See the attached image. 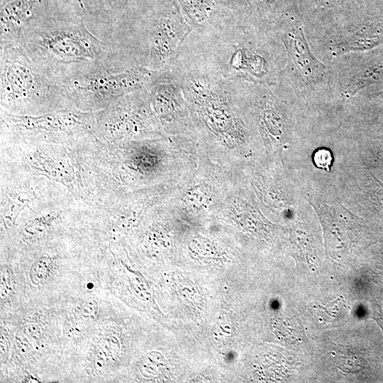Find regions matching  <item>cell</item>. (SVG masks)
I'll list each match as a JSON object with an SVG mask.
<instances>
[{"mask_svg":"<svg viewBox=\"0 0 383 383\" xmlns=\"http://www.w3.org/2000/svg\"><path fill=\"white\" fill-rule=\"evenodd\" d=\"M13 289V273L9 268H4L1 273V295L5 296Z\"/></svg>","mask_w":383,"mask_h":383,"instance_id":"cell-16","label":"cell"},{"mask_svg":"<svg viewBox=\"0 0 383 383\" xmlns=\"http://www.w3.org/2000/svg\"><path fill=\"white\" fill-rule=\"evenodd\" d=\"M192 30L177 0H129L103 40L131 64L160 74Z\"/></svg>","mask_w":383,"mask_h":383,"instance_id":"cell-2","label":"cell"},{"mask_svg":"<svg viewBox=\"0 0 383 383\" xmlns=\"http://www.w3.org/2000/svg\"><path fill=\"white\" fill-rule=\"evenodd\" d=\"M1 106L18 112L72 105L64 84L50 76L20 44L0 45Z\"/></svg>","mask_w":383,"mask_h":383,"instance_id":"cell-5","label":"cell"},{"mask_svg":"<svg viewBox=\"0 0 383 383\" xmlns=\"http://www.w3.org/2000/svg\"><path fill=\"white\" fill-rule=\"evenodd\" d=\"M309 162L313 169L331 172L335 162V152L332 145L329 146L316 144L311 150Z\"/></svg>","mask_w":383,"mask_h":383,"instance_id":"cell-12","label":"cell"},{"mask_svg":"<svg viewBox=\"0 0 383 383\" xmlns=\"http://www.w3.org/2000/svg\"><path fill=\"white\" fill-rule=\"evenodd\" d=\"M64 0H0V45L20 44L62 6Z\"/></svg>","mask_w":383,"mask_h":383,"instance_id":"cell-8","label":"cell"},{"mask_svg":"<svg viewBox=\"0 0 383 383\" xmlns=\"http://www.w3.org/2000/svg\"><path fill=\"white\" fill-rule=\"evenodd\" d=\"M0 350H1V358L2 360H5L7 358L9 353V344L8 339L6 338V336L1 333V339H0Z\"/></svg>","mask_w":383,"mask_h":383,"instance_id":"cell-18","label":"cell"},{"mask_svg":"<svg viewBox=\"0 0 383 383\" xmlns=\"http://www.w3.org/2000/svg\"><path fill=\"white\" fill-rule=\"evenodd\" d=\"M26 382H40L36 377H34L32 374H28L25 378Z\"/></svg>","mask_w":383,"mask_h":383,"instance_id":"cell-19","label":"cell"},{"mask_svg":"<svg viewBox=\"0 0 383 383\" xmlns=\"http://www.w3.org/2000/svg\"><path fill=\"white\" fill-rule=\"evenodd\" d=\"M80 316L85 320L92 321L95 319L99 312V304L96 300L89 299L87 300L79 309Z\"/></svg>","mask_w":383,"mask_h":383,"instance_id":"cell-15","label":"cell"},{"mask_svg":"<svg viewBox=\"0 0 383 383\" xmlns=\"http://www.w3.org/2000/svg\"><path fill=\"white\" fill-rule=\"evenodd\" d=\"M250 109L265 149V162L301 167L317 139L304 128L300 112L267 84L246 83Z\"/></svg>","mask_w":383,"mask_h":383,"instance_id":"cell-4","label":"cell"},{"mask_svg":"<svg viewBox=\"0 0 383 383\" xmlns=\"http://www.w3.org/2000/svg\"><path fill=\"white\" fill-rule=\"evenodd\" d=\"M277 40L267 26L239 15L209 33L192 30L174 64L238 80L274 87L281 71Z\"/></svg>","mask_w":383,"mask_h":383,"instance_id":"cell-1","label":"cell"},{"mask_svg":"<svg viewBox=\"0 0 383 383\" xmlns=\"http://www.w3.org/2000/svg\"><path fill=\"white\" fill-rule=\"evenodd\" d=\"M304 195L322 227L326 255L341 261L360 245L367 228L362 218L342 201L330 172L304 168Z\"/></svg>","mask_w":383,"mask_h":383,"instance_id":"cell-6","label":"cell"},{"mask_svg":"<svg viewBox=\"0 0 383 383\" xmlns=\"http://www.w3.org/2000/svg\"><path fill=\"white\" fill-rule=\"evenodd\" d=\"M268 28L285 47L288 56L287 72L289 77L294 75L295 79L304 86L317 85L326 80L328 68L311 52L303 30L297 28Z\"/></svg>","mask_w":383,"mask_h":383,"instance_id":"cell-9","label":"cell"},{"mask_svg":"<svg viewBox=\"0 0 383 383\" xmlns=\"http://www.w3.org/2000/svg\"><path fill=\"white\" fill-rule=\"evenodd\" d=\"M158 74L135 66L114 52L104 65L65 84L72 105L94 108L112 104L120 98L148 89Z\"/></svg>","mask_w":383,"mask_h":383,"instance_id":"cell-7","label":"cell"},{"mask_svg":"<svg viewBox=\"0 0 383 383\" xmlns=\"http://www.w3.org/2000/svg\"><path fill=\"white\" fill-rule=\"evenodd\" d=\"M25 333L33 339H39L41 336L40 327L33 323H30L24 326Z\"/></svg>","mask_w":383,"mask_h":383,"instance_id":"cell-17","label":"cell"},{"mask_svg":"<svg viewBox=\"0 0 383 383\" xmlns=\"http://www.w3.org/2000/svg\"><path fill=\"white\" fill-rule=\"evenodd\" d=\"M89 30L101 40L124 11L129 0H72Z\"/></svg>","mask_w":383,"mask_h":383,"instance_id":"cell-11","label":"cell"},{"mask_svg":"<svg viewBox=\"0 0 383 383\" xmlns=\"http://www.w3.org/2000/svg\"><path fill=\"white\" fill-rule=\"evenodd\" d=\"M120 350L118 339L111 333L105 335L99 343L96 353V364L101 367L111 365Z\"/></svg>","mask_w":383,"mask_h":383,"instance_id":"cell-13","label":"cell"},{"mask_svg":"<svg viewBox=\"0 0 383 383\" xmlns=\"http://www.w3.org/2000/svg\"><path fill=\"white\" fill-rule=\"evenodd\" d=\"M21 45L64 84L104 65L114 54L108 43L89 30L81 10L72 0H64Z\"/></svg>","mask_w":383,"mask_h":383,"instance_id":"cell-3","label":"cell"},{"mask_svg":"<svg viewBox=\"0 0 383 383\" xmlns=\"http://www.w3.org/2000/svg\"><path fill=\"white\" fill-rule=\"evenodd\" d=\"M52 272V260L49 256H42L36 260L30 267L29 279L35 286L45 283Z\"/></svg>","mask_w":383,"mask_h":383,"instance_id":"cell-14","label":"cell"},{"mask_svg":"<svg viewBox=\"0 0 383 383\" xmlns=\"http://www.w3.org/2000/svg\"><path fill=\"white\" fill-rule=\"evenodd\" d=\"M148 94L151 106L167 130L192 131L189 104L177 81L171 78L157 82L148 88Z\"/></svg>","mask_w":383,"mask_h":383,"instance_id":"cell-10","label":"cell"}]
</instances>
